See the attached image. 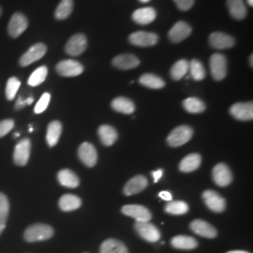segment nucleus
Returning a JSON list of instances; mask_svg holds the SVG:
<instances>
[{"mask_svg":"<svg viewBox=\"0 0 253 253\" xmlns=\"http://www.w3.org/2000/svg\"><path fill=\"white\" fill-rule=\"evenodd\" d=\"M203 200L206 206L215 213H221L226 209V201L215 190H205Z\"/></svg>","mask_w":253,"mask_h":253,"instance_id":"5","label":"nucleus"},{"mask_svg":"<svg viewBox=\"0 0 253 253\" xmlns=\"http://www.w3.org/2000/svg\"><path fill=\"white\" fill-rule=\"evenodd\" d=\"M157 17V11L151 7L136 9L132 14V20L138 25H148Z\"/></svg>","mask_w":253,"mask_h":253,"instance_id":"21","label":"nucleus"},{"mask_svg":"<svg viewBox=\"0 0 253 253\" xmlns=\"http://www.w3.org/2000/svg\"><path fill=\"white\" fill-rule=\"evenodd\" d=\"M27 105H30L32 102H33V100H34V99H33V97H30V98H28V99H27Z\"/></svg>","mask_w":253,"mask_h":253,"instance_id":"47","label":"nucleus"},{"mask_svg":"<svg viewBox=\"0 0 253 253\" xmlns=\"http://www.w3.org/2000/svg\"><path fill=\"white\" fill-rule=\"evenodd\" d=\"M59 208L65 211V212H70L76 210L82 206V200L73 194H65L60 199L58 203Z\"/></svg>","mask_w":253,"mask_h":253,"instance_id":"30","label":"nucleus"},{"mask_svg":"<svg viewBox=\"0 0 253 253\" xmlns=\"http://www.w3.org/2000/svg\"><path fill=\"white\" fill-rule=\"evenodd\" d=\"M9 200L4 193L0 192V235L6 227L7 219L9 216Z\"/></svg>","mask_w":253,"mask_h":253,"instance_id":"35","label":"nucleus"},{"mask_svg":"<svg viewBox=\"0 0 253 253\" xmlns=\"http://www.w3.org/2000/svg\"><path fill=\"white\" fill-rule=\"evenodd\" d=\"M26 105H27V100H24V99L20 96L18 99H17V100H16V103H15L14 108H15V110H21V109L24 108Z\"/></svg>","mask_w":253,"mask_h":253,"instance_id":"43","label":"nucleus"},{"mask_svg":"<svg viewBox=\"0 0 253 253\" xmlns=\"http://www.w3.org/2000/svg\"><path fill=\"white\" fill-rule=\"evenodd\" d=\"M190 228L196 235L206 237V238H215L217 235V229L212 226L210 223L203 219H194L190 223Z\"/></svg>","mask_w":253,"mask_h":253,"instance_id":"17","label":"nucleus"},{"mask_svg":"<svg viewBox=\"0 0 253 253\" xmlns=\"http://www.w3.org/2000/svg\"><path fill=\"white\" fill-rule=\"evenodd\" d=\"M201 163L202 157L199 154H190L181 161L179 163V170L183 172H194L199 168Z\"/></svg>","mask_w":253,"mask_h":253,"instance_id":"23","label":"nucleus"},{"mask_svg":"<svg viewBox=\"0 0 253 253\" xmlns=\"http://www.w3.org/2000/svg\"><path fill=\"white\" fill-rule=\"evenodd\" d=\"M28 27V20L25 14L21 12H15L9 20L8 25V32L9 36L16 39L21 36Z\"/></svg>","mask_w":253,"mask_h":253,"instance_id":"9","label":"nucleus"},{"mask_svg":"<svg viewBox=\"0 0 253 253\" xmlns=\"http://www.w3.org/2000/svg\"><path fill=\"white\" fill-rule=\"evenodd\" d=\"M249 62H250V65H251V67L253 68V54H251V56H250V59H249Z\"/></svg>","mask_w":253,"mask_h":253,"instance_id":"48","label":"nucleus"},{"mask_svg":"<svg viewBox=\"0 0 253 253\" xmlns=\"http://www.w3.org/2000/svg\"><path fill=\"white\" fill-rule=\"evenodd\" d=\"M29 131H30V132H32V131H33V128H32V126H30V127H29Z\"/></svg>","mask_w":253,"mask_h":253,"instance_id":"51","label":"nucleus"},{"mask_svg":"<svg viewBox=\"0 0 253 253\" xmlns=\"http://www.w3.org/2000/svg\"><path fill=\"white\" fill-rule=\"evenodd\" d=\"M61 133H62V124L57 120L52 121L48 125V128H47V133H46L47 144L50 146H54L57 144Z\"/></svg>","mask_w":253,"mask_h":253,"instance_id":"29","label":"nucleus"},{"mask_svg":"<svg viewBox=\"0 0 253 253\" xmlns=\"http://www.w3.org/2000/svg\"><path fill=\"white\" fill-rule=\"evenodd\" d=\"M227 7L233 18L243 20L247 16L248 10L243 0H227Z\"/></svg>","mask_w":253,"mask_h":253,"instance_id":"26","label":"nucleus"},{"mask_svg":"<svg viewBox=\"0 0 253 253\" xmlns=\"http://www.w3.org/2000/svg\"><path fill=\"white\" fill-rule=\"evenodd\" d=\"M55 71L63 77H75L83 73L84 67L80 62L76 60L66 59L56 65Z\"/></svg>","mask_w":253,"mask_h":253,"instance_id":"7","label":"nucleus"},{"mask_svg":"<svg viewBox=\"0 0 253 253\" xmlns=\"http://www.w3.org/2000/svg\"><path fill=\"white\" fill-rule=\"evenodd\" d=\"M73 0H61L54 11V17L57 20H65L71 16L73 10Z\"/></svg>","mask_w":253,"mask_h":253,"instance_id":"34","label":"nucleus"},{"mask_svg":"<svg viewBox=\"0 0 253 253\" xmlns=\"http://www.w3.org/2000/svg\"><path fill=\"white\" fill-rule=\"evenodd\" d=\"M191 31H192V29L188 23H186L185 21H178L170 29V31L168 33V37L172 43H178L182 41L186 40L188 37H190Z\"/></svg>","mask_w":253,"mask_h":253,"instance_id":"16","label":"nucleus"},{"mask_svg":"<svg viewBox=\"0 0 253 253\" xmlns=\"http://www.w3.org/2000/svg\"><path fill=\"white\" fill-rule=\"evenodd\" d=\"M31 142L28 138L21 140L14 148L13 152V162L19 166L27 165L30 156Z\"/></svg>","mask_w":253,"mask_h":253,"instance_id":"13","label":"nucleus"},{"mask_svg":"<svg viewBox=\"0 0 253 253\" xmlns=\"http://www.w3.org/2000/svg\"><path fill=\"white\" fill-rule=\"evenodd\" d=\"M189 206L187 203L183 202V201H174L171 202L169 204H167L165 206V212L171 215H184L186 213H188L189 211Z\"/></svg>","mask_w":253,"mask_h":253,"instance_id":"36","label":"nucleus"},{"mask_svg":"<svg viewBox=\"0 0 253 253\" xmlns=\"http://www.w3.org/2000/svg\"><path fill=\"white\" fill-rule=\"evenodd\" d=\"M78 156L82 163L87 167H94L98 162V153L90 143H83L78 149Z\"/></svg>","mask_w":253,"mask_h":253,"instance_id":"14","label":"nucleus"},{"mask_svg":"<svg viewBox=\"0 0 253 253\" xmlns=\"http://www.w3.org/2000/svg\"><path fill=\"white\" fill-rule=\"evenodd\" d=\"M212 178L218 187H227L233 181V173L225 163H218L213 168Z\"/></svg>","mask_w":253,"mask_h":253,"instance_id":"10","label":"nucleus"},{"mask_svg":"<svg viewBox=\"0 0 253 253\" xmlns=\"http://www.w3.org/2000/svg\"><path fill=\"white\" fill-rule=\"evenodd\" d=\"M98 134L101 143L106 146L113 145L118 140V131L114 126L102 125L98 129Z\"/></svg>","mask_w":253,"mask_h":253,"instance_id":"25","label":"nucleus"},{"mask_svg":"<svg viewBox=\"0 0 253 253\" xmlns=\"http://www.w3.org/2000/svg\"><path fill=\"white\" fill-rule=\"evenodd\" d=\"M57 179L59 183L66 188L74 189L80 185V179L75 172L69 169H63L57 173Z\"/></svg>","mask_w":253,"mask_h":253,"instance_id":"24","label":"nucleus"},{"mask_svg":"<svg viewBox=\"0 0 253 253\" xmlns=\"http://www.w3.org/2000/svg\"><path fill=\"white\" fill-rule=\"evenodd\" d=\"M14 126V121L12 119H4L0 121V138L7 135Z\"/></svg>","mask_w":253,"mask_h":253,"instance_id":"41","label":"nucleus"},{"mask_svg":"<svg viewBox=\"0 0 253 253\" xmlns=\"http://www.w3.org/2000/svg\"><path fill=\"white\" fill-rule=\"evenodd\" d=\"M147 186H148V181L146 179V177L142 174H138L126 182L123 192L126 196H131L137 193H140L141 191L146 189Z\"/></svg>","mask_w":253,"mask_h":253,"instance_id":"19","label":"nucleus"},{"mask_svg":"<svg viewBox=\"0 0 253 253\" xmlns=\"http://www.w3.org/2000/svg\"><path fill=\"white\" fill-rule=\"evenodd\" d=\"M100 253H128L126 246L118 239H106L100 246Z\"/></svg>","mask_w":253,"mask_h":253,"instance_id":"27","label":"nucleus"},{"mask_svg":"<svg viewBox=\"0 0 253 253\" xmlns=\"http://www.w3.org/2000/svg\"><path fill=\"white\" fill-rule=\"evenodd\" d=\"M1 15H2V9H1V7H0V17H1Z\"/></svg>","mask_w":253,"mask_h":253,"instance_id":"52","label":"nucleus"},{"mask_svg":"<svg viewBox=\"0 0 253 253\" xmlns=\"http://www.w3.org/2000/svg\"><path fill=\"white\" fill-rule=\"evenodd\" d=\"M140 2H142V3H146V2H149L150 0H139Z\"/></svg>","mask_w":253,"mask_h":253,"instance_id":"50","label":"nucleus"},{"mask_svg":"<svg viewBox=\"0 0 253 253\" xmlns=\"http://www.w3.org/2000/svg\"><path fill=\"white\" fill-rule=\"evenodd\" d=\"M190 70V62L186 59H180L172 65L171 68V77L175 81H179Z\"/></svg>","mask_w":253,"mask_h":253,"instance_id":"32","label":"nucleus"},{"mask_svg":"<svg viewBox=\"0 0 253 253\" xmlns=\"http://www.w3.org/2000/svg\"><path fill=\"white\" fill-rule=\"evenodd\" d=\"M159 197L164 201H172V194L169 191H162L159 193Z\"/></svg>","mask_w":253,"mask_h":253,"instance_id":"44","label":"nucleus"},{"mask_svg":"<svg viewBox=\"0 0 253 253\" xmlns=\"http://www.w3.org/2000/svg\"><path fill=\"white\" fill-rule=\"evenodd\" d=\"M121 212L127 217L134 218L137 222L150 221L152 218L151 212L140 205H126L121 208Z\"/></svg>","mask_w":253,"mask_h":253,"instance_id":"8","label":"nucleus"},{"mask_svg":"<svg viewBox=\"0 0 253 253\" xmlns=\"http://www.w3.org/2000/svg\"><path fill=\"white\" fill-rule=\"evenodd\" d=\"M173 2L180 10L187 11L193 7L195 0H173Z\"/></svg>","mask_w":253,"mask_h":253,"instance_id":"42","label":"nucleus"},{"mask_svg":"<svg viewBox=\"0 0 253 253\" xmlns=\"http://www.w3.org/2000/svg\"><path fill=\"white\" fill-rule=\"evenodd\" d=\"M193 135V129L189 126L182 125L173 128L167 137V144L172 147H178L187 144Z\"/></svg>","mask_w":253,"mask_h":253,"instance_id":"2","label":"nucleus"},{"mask_svg":"<svg viewBox=\"0 0 253 253\" xmlns=\"http://www.w3.org/2000/svg\"><path fill=\"white\" fill-rule=\"evenodd\" d=\"M247 2L250 6H253V0H247Z\"/></svg>","mask_w":253,"mask_h":253,"instance_id":"49","label":"nucleus"},{"mask_svg":"<svg viewBox=\"0 0 253 253\" xmlns=\"http://www.w3.org/2000/svg\"><path fill=\"white\" fill-rule=\"evenodd\" d=\"M139 83L151 89H161L165 86V82L161 77L152 73L143 74L139 79Z\"/></svg>","mask_w":253,"mask_h":253,"instance_id":"31","label":"nucleus"},{"mask_svg":"<svg viewBox=\"0 0 253 253\" xmlns=\"http://www.w3.org/2000/svg\"><path fill=\"white\" fill-rule=\"evenodd\" d=\"M47 47L44 43L38 42L31 46L25 54H23L20 59L19 64L22 67H27L30 64L34 63L45 55Z\"/></svg>","mask_w":253,"mask_h":253,"instance_id":"4","label":"nucleus"},{"mask_svg":"<svg viewBox=\"0 0 253 253\" xmlns=\"http://www.w3.org/2000/svg\"><path fill=\"white\" fill-rule=\"evenodd\" d=\"M190 76L195 81H202L206 78L207 72L204 65L198 59H192L190 63Z\"/></svg>","mask_w":253,"mask_h":253,"instance_id":"37","label":"nucleus"},{"mask_svg":"<svg viewBox=\"0 0 253 253\" xmlns=\"http://www.w3.org/2000/svg\"><path fill=\"white\" fill-rule=\"evenodd\" d=\"M21 85V82L16 77H10L6 84V98L7 100H12L15 99V96L18 92Z\"/></svg>","mask_w":253,"mask_h":253,"instance_id":"39","label":"nucleus"},{"mask_svg":"<svg viewBox=\"0 0 253 253\" xmlns=\"http://www.w3.org/2000/svg\"><path fill=\"white\" fill-rule=\"evenodd\" d=\"M48 74V69L46 66H42L40 68H38L34 73L30 75V77L28 78L27 84L30 86H38L41 84H42L45 81L46 77Z\"/></svg>","mask_w":253,"mask_h":253,"instance_id":"38","label":"nucleus"},{"mask_svg":"<svg viewBox=\"0 0 253 253\" xmlns=\"http://www.w3.org/2000/svg\"><path fill=\"white\" fill-rule=\"evenodd\" d=\"M227 253H250L245 251H232V252H228Z\"/></svg>","mask_w":253,"mask_h":253,"instance_id":"46","label":"nucleus"},{"mask_svg":"<svg viewBox=\"0 0 253 253\" xmlns=\"http://www.w3.org/2000/svg\"><path fill=\"white\" fill-rule=\"evenodd\" d=\"M51 100V95L49 93H44L40 100L37 102L36 106H35V113L36 114H42V112H44Z\"/></svg>","mask_w":253,"mask_h":253,"instance_id":"40","label":"nucleus"},{"mask_svg":"<svg viewBox=\"0 0 253 253\" xmlns=\"http://www.w3.org/2000/svg\"><path fill=\"white\" fill-rule=\"evenodd\" d=\"M209 43L217 50L229 49L235 46V39L222 32H214L209 36Z\"/></svg>","mask_w":253,"mask_h":253,"instance_id":"18","label":"nucleus"},{"mask_svg":"<svg viewBox=\"0 0 253 253\" xmlns=\"http://www.w3.org/2000/svg\"><path fill=\"white\" fill-rule=\"evenodd\" d=\"M87 47V40L84 34H75L68 41L65 46L66 53L72 56H78L83 54Z\"/></svg>","mask_w":253,"mask_h":253,"instance_id":"12","label":"nucleus"},{"mask_svg":"<svg viewBox=\"0 0 253 253\" xmlns=\"http://www.w3.org/2000/svg\"><path fill=\"white\" fill-rule=\"evenodd\" d=\"M171 245L174 249L190 251L198 247V242L195 238L189 235H176L172 237Z\"/></svg>","mask_w":253,"mask_h":253,"instance_id":"22","label":"nucleus"},{"mask_svg":"<svg viewBox=\"0 0 253 253\" xmlns=\"http://www.w3.org/2000/svg\"><path fill=\"white\" fill-rule=\"evenodd\" d=\"M112 108L121 114L129 115L135 111L133 101L125 97H118L112 101Z\"/></svg>","mask_w":253,"mask_h":253,"instance_id":"28","label":"nucleus"},{"mask_svg":"<svg viewBox=\"0 0 253 253\" xmlns=\"http://www.w3.org/2000/svg\"><path fill=\"white\" fill-rule=\"evenodd\" d=\"M54 229L48 224L36 223L27 227L24 237L27 242H38L50 239L54 235Z\"/></svg>","mask_w":253,"mask_h":253,"instance_id":"1","label":"nucleus"},{"mask_svg":"<svg viewBox=\"0 0 253 253\" xmlns=\"http://www.w3.org/2000/svg\"><path fill=\"white\" fill-rule=\"evenodd\" d=\"M163 171L162 169H160V170H157V171H154V172H151V174L153 175L154 177V182L155 183H157L158 181L160 180V178L163 176Z\"/></svg>","mask_w":253,"mask_h":253,"instance_id":"45","label":"nucleus"},{"mask_svg":"<svg viewBox=\"0 0 253 253\" xmlns=\"http://www.w3.org/2000/svg\"><path fill=\"white\" fill-rule=\"evenodd\" d=\"M210 72L212 77L216 81H221L225 78L227 74V59L222 54H214L211 55L209 61Z\"/></svg>","mask_w":253,"mask_h":253,"instance_id":"3","label":"nucleus"},{"mask_svg":"<svg viewBox=\"0 0 253 253\" xmlns=\"http://www.w3.org/2000/svg\"><path fill=\"white\" fill-rule=\"evenodd\" d=\"M128 42L131 44L139 47H151L158 43L159 36L152 32L138 31L129 35Z\"/></svg>","mask_w":253,"mask_h":253,"instance_id":"11","label":"nucleus"},{"mask_svg":"<svg viewBox=\"0 0 253 253\" xmlns=\"http://www.w3.org/2000/svg\"><path fill=\"white\" fill-rule=\"evenodd\" d=\"M134 229L136 233L147 242L155 243L161 239L162 235L160 230L149 221H145V222L136 221Z\"/></svg>","mask_w":253,"mask_h":253,"instance_id":"6","label":"nucleus"},{"mask_svg":"<svg viewBox=\"0 0 253 253\" xmlns=\"http://www.w3.org/2000/svg\"><path fill=\"white\" fill-rule=\"evenodd\" d=\"M113 65L119 70H131L140 65L139 58L134 54H119L113 59Z\"/></svg>","mask_w":253,"mask_h":253,"instance_id":"20","label":"nucleus"},{"mask_svg":"<svg viewBox=\"0 0 253 253\" xmlns=\"http://www.w3.org/2000/svg\"><path fill=\"white\" fill-rule=\"evenodd\" d=\"M184 109L190 114H201L207 108L205 102L198 98H188L182 103Z\"/></svg>","mask_w":253,"mask_h":253,"instance_id":"33","label":"nucleus"},{"mask_svg":"<svg viewBox=\"0 0 253 253\" xmlns=\"http://www.w3.org/2000/svg\"><path fill=\"white\" fill-rule=\"evenodd\" d=\"M230 114L237 120L250 121L253 118V104L250 102L235 103L230 108Z\"/></svg>","mask_w":253,"mask_h":253,"instance_id":"15","label":"nucleus"},{"mask_svg":"<svg viewBox=\"0 0 253 253\" xmlns=\"http://www.w3.org/2000/svg\"><path fill=\"white\" fill-rule=\"evenodd\" d=\"M19 133H16V134H14V137H18Z\"/></svg>","mask_w":253,"mask_h":253,"instance_id":"53","label":"nucleus"}]
</instances>
